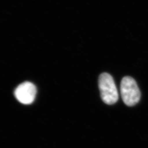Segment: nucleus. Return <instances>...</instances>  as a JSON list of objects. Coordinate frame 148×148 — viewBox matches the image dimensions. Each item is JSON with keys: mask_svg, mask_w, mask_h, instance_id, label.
<instances>
[{"mask_svg": "<svg viewBox=\"0 0 148 148\" xmlns=\"http://www.w3.org/2000/svg\"><path fill=\"white\" fill-rule=\"evenodd\" d=\"M99 88L102 101L108 105L116 103L119 99V93L114 79L110 74H101L98 79Z\"/></svg>", "mask_w": 148, "mask_h": 148, "instance_id": "f257e3e1", "label": "nucleus"}, {"mask_svg": "<svg viewBox=\"0 0 148 148\" xmlns=\"http://www.w3.org/2000/svg\"><path fill=\"white\" fill-rule=\"evenodd\" d=\"M121 95L124 103L128 106H135L140 99L141 94L135 79L125 76L121 82Z\"/></svg>", "mask_w": 148, "mask_h": 148, "instance_id": "f03ea898", "label": "nucleus"}, {"mask_svg": "<svg viewBox=\"0 0 148 148\" xmlns=\"http://www.w3.org/2000/svg\"><path fill=\"white\" fill-rule=\"evenodd\" d=\"M16 98L24 104L32 103L36 97V88L30 82H25L18 86L15 90Z\"/></svg>", "mask_w": 148, "mask_h": 148, "instance_id": "7ed1b4c3", "label": "nucleus"}]
</instances>
